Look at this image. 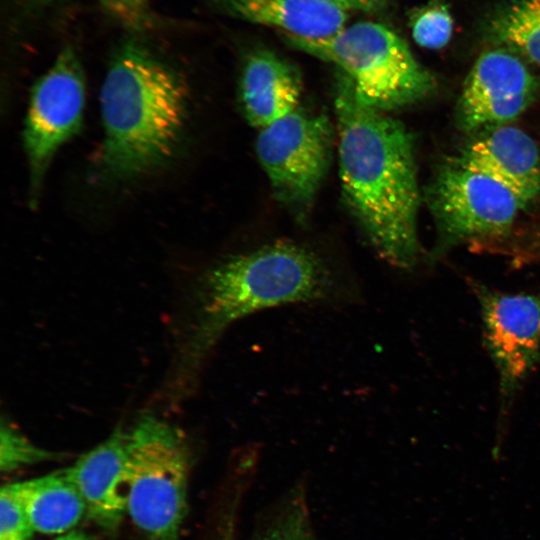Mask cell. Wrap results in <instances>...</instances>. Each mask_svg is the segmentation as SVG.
<instances>
[{
	"label": "cell",
	"instance_id": "obj_1",
	"mask_svg": "<svg viewBox=\"0 0 540 540\" xmlns=\"http://www.w3.org/2000/svg\"><path fill=\"white\" fill-rule=\"evenodd\" d=\"M335 112L344 200L376 253L395 267L412 268L421 253L413 136L364 103L340 74Z\"/></svg>",
	"mask_w": 540,
	"mask_h": 540
},
{
	"label": "cell",
	"instance_id": "obj_2",
	"mask_svg": "<svg viewBox=\"0 0 540 540\" xmlns=\"http://www.w3.org/2000/svg\"><path fill=\"white\" fill-rule=\"evenodd\" d=\"M195 310L180 347L175 376L193 378L232 323L259 310L335 300L343 284L314 251L290 241L266 244L208 269L197 284Z\"/></svg>",
	"mask_w": 540,
	"mask_h": 540
},
{
	"label": "cell",
	"instance_id": "obj_3",
	"mask_svg": "<svg viewBox=\"0 0 540 540\" xmlns=\"http://www.w3.org/2000/svg\"><path fill=\"white\" fill-rule=\"evenodd\" d=\"M187 105L186 85L169 65L141 45L123 46L100 92L104 173L130 180L166 163L182 135Z\"/></svg>",
	"mask_w": 540,
	"mask_h": 540
},
{
	"label": "cell",
	"instance_id": "obj_4",
	"mask_svg": "<svg viewBox=\"0 0 540 540\" xmlns=\"http://www.w3.org/2000/svg\"><path fill=\"white\" fill-rule=\"evenodd\" d=\"M286 42L333 64L364 103L383 112L422 100L436 86L405 41L381 23L357 22L322 39L286 36Z\"/></svg>",
	"mask_w": 540,
	"mask_h": 540
},
{
	"label": "cell",
	"instance_id": "obj_5",
	"mask_svg": "<svg viewBox=\"0 0 540 540\" xmlns=\"http://www.w3.org/2000/svg\"><path fill=\"white\" fill-rule=\"evenodd\" d=\"M191 453L183 431L152 413L128 427L126 512L150 540H179Z\"/></svg>",
	"mask_w": 540,
	"mask_h": 540
},
{
	"label": "cell",
	"instance_id": "obj_6",
	"mask_svg": "<svg viewBox=\"0 0 540 540\" xmlns=\"http://www.w3.org/2000/svg\"><path fill=\"white\" fill-rule=\"evenodd\" d=\"M333 144L329 119L296 109L260 129L257 158L275 196L297 213H305L327 173Z\"/></svg>",
	"mask_w": 540,
	"mask_h": 540
},
{
	"label": "cell",
	"instance_id": "obj_7",
	"mask_svg": "<svg viewBox=\"0 0 540 540\" xmlns=\"http://www.w3.org/2000/svg\"><path fill=\"white\" fill-rule=\"evenodd\" d=\"M427 202L440 231L438 255L464 241L506 234L522 209L506 187L458 158L439 170Z\"/></svg>",
	"mask_w": 540,
	"mask_h": 540
},
{
	"label": "cell",
	"instance_id": "obj_8",
	"mask_svg": "<svg viewBox=\"0 0 540 540\" xmlns=\"http://www.w3.org/2000/svg\"><path fill=\"white\" fill-rule=\"evenodd\" d=\"M84 105L83 67L76 52L66 47L32 88L24 121L23 146L33 206L55 153L79 131Z\"/></svg>",
	"mask_w": 540,
	"mask_h": 540
},
{
	"label": "cell",
	"instance_id": "obj_9",
	"mask_svg": "<svg viewBox=\"0 0 540 540\" xmlns=\"http://www.w3.org/2000/svg\"><path fill=\"white\" fill-rule=\"evenodd\" d=\"M472 287L484 343L498 375L502 421L540 363V293H504L476 283Z\"/></svg>",
	"mask_w": 540,
	"mask_h": 540
},
{
	"label": "cell",
	"instance_id": "obj_10",
	"mask_svg": "<svg viewBox=\"0 0 540 540\" xmlns=\"http://www.w3.org/2000/svg\"><path fill=\"white\" fill-rule=\"evenodd\" d=\"M537 83L518 56L505 49L483 53L474 63L457 104L465 131L505 125L533 102Z\"/></svg>",
	"mask_w": 540,
	"mask_h": 540
},
{
	"label": "cell",
	"instance_id": "obj_11",
	"mask_svg": "<svg viewBox=\"0 0 540 540\" xmlns=\"http://www.w3.org/2000/svg\"><path fill=\"white\" fill-rule=\"evenodd\" d=\"M128 427L119 425L101 443L65 469L86 513L102 528L115 529L126 512Z\"/></svg>",
	"mask_w": 540,
	"mask_h": 540
},
{
	"label": "cell",
	"instance_id": "obj_12",
	"mask_svg": "<svg viewBox=\"0 0 540 540\" xmlns=\"http://www.w3.org/2000/svg\"><path fill=\"white\" fill-rule=\"evenodd\" d=\"M467 167L506 187L522 209L540 194V156L533 139L510 126L491 127L471 141L458 157Z\"/></svg>",
	"mask_w": 540,
	"mask_h": 540
},
{
	"label": "cell",
	"instance_id": "obj_13",
	"mask_svg": "<svg viewBox=\"0 0 540 540\" xmlns=\"http://www.w3.org/2000/svg\"><path fill=\"white\" fill-rule=\"evenodd\" d=\"M239 92L244 116L261 129L299 108L302 82L291 63L259 50L244 65Z\"/></svg>",
	"mask_w": 540,
	"mask_h": 540
},
{
	"label": "cell",
	"instance_id": "obj_14",
	"mask_svg": "<svg viewBox=\"0 0 540 540\" xmlns=\"http://www.w3.org/2000/svg\"><path fill=\"white\" fill-rule=\"evenodd\" d=\"M231 15L282 30L285 36L322 39L346 26L348 13L313 0H214Z\"/></svg>",
	"mask_w": 540,
	"mask_h": 540
},
{
	"label": "cell",
	"instance_id": "obj_15",
	"mask_svg": "<svg viewBox=\"0 0 540 540\" xmlns=\"http://www.w3.org/2000/svg\"><path fill=\"white\" fill-rule=\"evenodd\" d=\"M15 485L35 532L65 534L86 513L85 503L65 470Z\"/></svg>",
	"mask_w": 540,
	"mask_h": 540
},
{
	"label": "cell",
	"instance_id": "obj_16",
	"mask_svg": "<svg viewBox=\"0 0 540 540\" xmlns=\"http://www.w3.org/2000/svg\"><path fill=\"white\" fill-rule=\"evenodd\" d=\"M488 35L540 67V0H517L496 13Z\"/></svg>",
	"mask_w": 540,
	"mask_h": 540
},
{
	"label": "cell",
	"instance_id": "obj_17",
	"mask_svg": "<svg viewBox=\"0 0 540 540\" xmlns=\"http://www.w3.org/2000/svg\"><path fill=\"white\" fill-rule=\"evenodd\" d=\"M255 540H316L302 490L295 488L289 492Z\"/></svg>",
	"mask_w": 540,
	"mask_h": 540
},
{
	"label": "cell",
	"instance_id": "obj_18",
	"mask_svg": "<svg viewBox=\"0 0 540 540\" xmlns=\"http://www.w3.org/2000/svg\"><path fill=\"white\" fill-rule=\"evenodd\" d=\"M412 37L427 49L443 48L453 31V18L446 5L432 2L417 9L410 18Z\"/></svg>",
	"mask_w": 540,
	"mask_h": 540
},
{
	"label": "cell",
	"instance_id": "obj_19",
	"mask_svg": "<svg viewBox=\"0 0 540 540\" xmlns=\"http://www.w3.org/2000/svg\"><path fill=\"white\" fill-rule=\"evenodd\" d=\"M57 455L30 441L9 421L0 426V469L11 472L21 467L54 460Z\"/></svg>",
	"mask_w": 540,
	"mask_h": 540
},
{
	"label": "cell",
	"instance_id": "obj_20",
	"mask_svg": "<svg viewBox=\"0 0 540 540\" xmlns=\"http://www.w3.org/2000/svg\"><path fill=\"white\" fill-rule=\"evenodd\" d=\"M35 530L15 483L0 490V540H32Z\"/></svg>",
	"mask_w": 540,
	"mask_h": 540
},
{
	"label": "cell",
	"instance_id": "obj_21",
	"mask_svg": "<svg viewBox=\"0 0 540 540\" xmlns=\"http://www.w3.org/2000/svg\"><path fill=\"white\" fill-rule=\"evenodd\" d=\"M97 1L114 19L128 28L141 29L148 21L150 0Z\"/></svg>",
	"mask_w": 540,
	"mask_h": 540
},
{
	"label": "cell",
	"instance_id": "obj_22",
	"mask_svg": "<svg viewBox=\"0 0 540 540\" xmlns=\"http://www.w3.org/2000/svg\"><path fill=\"white\" fill-rule=\"evenodd\" d=\"M331 6L347 13L365 12L376 13L384 9L387 0H313Z\"/></svg>",
	"mask_w": 540,
	"mask_h": 540
},
{
	"label": "cell",
	"instance_id": "obj_23",
	"mask_svg": "<svg viewBox=\"0 0 540 540\" xmlns=\"http://www.w3.org/2000/svg\"><path fill=\"white\" fill-rule=\"evenodd\" d=\"M235 508L236 505L233 504L227 517L225 518L224 525L216 540H234Z\"/></svg>",
	"mask_w": 540,
	"mask_h": 540
},
{
	"label": "cell",
	"instance_id": "obj_24",
	"mask_svg": "<svg viewBox=\"0 0 540 540\" xmlns=\"http://www.w3.org/2000/svg\"><path fill=\"white\" fill-rule=\"evenodd\" d=\"M54 540H96V539L84 532L71 530L65 534L59 535Z\"/></svg>",
	"mask_w": 540,
	"mask_h": 540
}]
</instances>
